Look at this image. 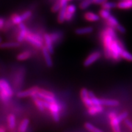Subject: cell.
Masks as SVG:
<instances>
[{
    "instance_id": "6da1fadb",
    "label": "cell",
    "mask_w": 132,
    "mask_h": 132,
    "mask_svg": "<svg viewBox=\"0 0 132 132\" xmlns=\"http://www.w3.org/2000/svg\"><path fill=\"white\" fill-rule=\"evenodd\" d=\"M14 95L11 85L5 79H0V99L4 102H8Z\"/></svg>"
},
{
    "instance_id": "7a4b0ae2",
    "label": "cell",
    "mask_w": 132,
    "mask_h": 132,
    "mask_svg": "<svg viewBox=\"0 0 132 132\" xmlns=\"http://www.w3.org/2000/svg\"><path fill=\"white\" fill-rule=\"evenodd\" d=\"M25 40L37 48H42L44 47V39H42V38L38 34H34L30 31H28Z\"/></svg>"
},
{
    "instance_id": "3957f363",
    "label": "cell",
    "mask_w": 132,
    "mask_h": 132,
    "mask_svg": "<svg viewBox=\"0 0 132 132\" xmlns=\"http://www.w3.org/2000/svg\"><path fill=\"white\" fill-rule=\"evenodd\" d=\"M61 110L60 105L55 101L52 103H50L48 110L50 112L53 119L56 122H58L60 120V111Z\"/></svg>"
},
{
    "instance_id": "277c9868",
    "label": "cell",
    "mask_w": 132,
    "mask_h": 132,
    "mask_svg": "<svg viewBox=\"0 0 132 132\" xmlns=\"http://www.w3.org/2000/svg\"><path fill=\"white\" fill-rule=\"evenodd\" d=\"M37 95L38 98L47 101L49 103H52V102L56 101L54 94L53 92L49 91V90L40 89V87L37 92Z\"/></svg>"
},
{
    "instance_id": "5b68a950",
    "label": "cell",
    "mask_w": 132,
    "mask_h": 132,
    "mask_svg": "<svg viewBox=\"0 0 132 132\" xmlns=\"http://www.w3.org/2000/svg\"><path fill=\"white\" fill-rule=\"evenodd\" d=\"M102 53L100 51H95L87 56L83 62V65L86 67H88L92 65L97 61H98L102 57Z\"/></svg>"
},
{
    "instance_id": "8992f818",
    "label": "cell",
    "mask_w": 132,
    "mask_h": 132,
    "mask_svg": "<svg viewBox=\"0 0 132 132\" xmlns=\"http://www.w3.org/2000/svg\"><path fill=\"white\" fill-rule=\"evenodd\" d=\"M109 119L110 120V124L114 132H120V121L118 118V114L114 112H111L108 115Z\"/></svg>"
},
{
    "instance_id": "52a82bcc",
    "label": "cell",
    "mask_w": 132,
    "mask_h": 132,
    "mask_svg": "<svg viewBox=\"0 0 132 132\" xmlns=\"http://www.w3.org/2000/svg\"><path fill=\"white\" fill-rule=\"evenodd\" d=\"M80 97L81 98L82 103H83L85 106L87 108H89V107L92 106L93 105L91 100H90L89 95V90L86 88L83 87V88H82L81 89Z\"/></svg>"
},
{
    "instance_id": "ba28073f",
    "label": "cell",
    "mask_w": 132,
    "mask_h": 132,
    "mask_svg": "<svg viewBox=\"0 0 132 132\" xmlns=\"http://www.w3.org/2000/svg\"><path fill=\"white\" fill-rule=\"evenodd\" d=\"M39 89V87L33 86L31 87V88L28 89L19 91L16 94V97L18 98H26V97H31L34 94H35L36 92H37Z\"/></svg>"
},
{
    "instance_id": "9c48e42d",
    "label": "cell",
    "mask_w": 132,
    "mask_h": 132,
    "mask_svg": "<svg viewBox=\"0 0 132 132\" xmlns=\"http://www.w3.org/2000/svg\"><path fill=\"white\" fill-rule=\"evenodd\" d=\"M77 11V7L75 4H68L66 7L65 21H70L73 19V16Z\"/></svg>"
},
{
    "instance_id": "30bf717a",
    "label": "cell",
    "mask_w": 132,
    "mask_h": 132,
    "mask_svg": "<svg viewBox=\"0 0 132 132\" xmlns=\"http://www.w3.org/2000/svg\"><path fill=\"white\" fill-rule=\"evenodd\" d=\"M42 51L43 56L44 57V60H45L46 65H47L48 67H52L53 65V62L52 56H51L52 54L48 50V49L46 48L45 46L42 47Z\"/></svg>"
},
{
    "instance_id": "8fae6325",
    "label": "cell",
    "mask_w": 132,
    "mask_h": 132,
    "mask_svg": "<svg viewBox=\"0 0 132 132\" xmlns=\"http://www.w3.org/2000/svg\"><path fill=\"white\" fill-rule=\"evenodd\" d=\"M44 40L45 43V46L48 49L51 54L54 53V47H53V41L50 34L45 33L44 35Z\"/></svg>"
},
{
    "instance_id": "7c38bea8",
    "label": "cell",
    "mask_w": 132,
    "mask_h": 132,
    "mask_svg": "<svg viewBox=\"0 0 132 132\" xmlns=\"http://www.w3.org/2000/svg\"><path fill=\"white\" fill-rule=\"evenodd\" d=\"M104 110L103 105H92L87 108V113L90 116H95L102 113Z\"/></svg>"
},
{
    "instance_id": "4fadbf2b",
    "label": "cell",
    "mask_w": 132,
    "mask_h": 132,
    "mask_svg": "<svg viewBox=\"0 0 132 132\" xmlns=\"http://www.w3.org/2000/svg\"><path fill=\"white\" fill-rule=\"evenodd\" d=\"M100 103L101 105L105 106H118L120 105L119 101L114 99H106L100 98Z\"/></svg>"
},
{
    "instance_id": "5bb4252c",
    "label": "cell",
    "mask_w": 132,
    "mask_h": 132,
    "mask_svg": "<svg viewBox=\"0 0 132 132\" xmlns=\"http://www.w3.org/2000/svg\"><path fill=\"white\" fill-rule=\"evenodd\" d=\"M84 18L86 20L90 21V22H95V21H98L100 19V16H99V15L92 12H85L84 14Z\"/></svg>"
},
{
    "instance_id": "9a60e30c",
    "label": "cell",
    "mask_w": 132,
    "mask_h": 132,
    "mask_svg": "<svg viewBox=\"0 0 132 132\" xmlns=\"http://www.w3.org/2000/svg\"><path fill=\"white\" fill-rule=\"evenodd\" d=\"M94 28L92 26H85V27H81L77 28L75 31L76 34L79 36L86 35V34H90L93 32Z\"/></svg>"
},
{
    "instance_id": "2e32d148",
    "label": "cell",
    "mask_w": 132,
    "mask_h": 132,
    "mask_svg": "<svg viewBox=\"0 0 132 132\" xmlns=\"http://www.w3.org/2000/svg\"><path fill=\"white\" fill-rule=\"evenodd\" d=\"M20 46V43L16 41H11V42H2L0 45V48L1 49H7V48H18Z\"/></svg>"
},
{
    "instance_id": "e0dca14e",
    "label": "cell",
    "mask_w": 132,
    "mask_h": 132,
    "mask_svg": "<svg viewBox=\"0 0 132 132\" xmlns=\"http://www.w3.org/2000/svg\"><path fill=\"white\" fill-rule=\"evenodd\" d=\"M117 7L119 9H130L132 8V0H122L117 3Z\"/></svg>"
},
{
    "instance_id": "ac0fdd59",
    "label": "cell",
    "mask_w": 132,
    "mask_h": 132,
    "mask_svg": "<svg viewBox=\"0 0 132 132\" xmlns=\"http://www.w3.org/2000/svg\"><path fill=\"white\" fill-rule=\"evenodd\" d=\"M105 21L108 26H110V27L113 28H115L116 26L119 24L118 20L114 16L112 15H111L108 18V19L105 20Z\"/></svg>"
},
{
    "instance_id": "d6986e66",
    "label": "cell",
    "mask_w": 132,
    "mask_h": 132,
    "mask_svg": "<svg viewBox=\"0 0 132 132\" xmlns=\"http://www.w3.org/2000/svg\"><path fill=\"white\" fill-rule=\"evenodd\" d=\"M31 57V53L29 51H24V52L20 53L16 56V59L19 61H24L28 60Z\"/></svg>"
},
{
    "instance_id": "ffe728a7",
    "label": "cell",
    "mask_w": 132,
    "mask_h": 132,
    "mask_svg": "<svg viewBox=\"0 0 132 132\" xmlns=\"http://www.w3.org/2000/svg\"><path fill=\"white\" fill-rule=\"evenodd\" d=\"M29 122V119L28 118H25L24 119L21 120L19 128H18V131L19 132H26L28 128Z\"/></svg>"
},
{
    "instance_id": "44dd1931",
    "label": "cell",
    "mask_w": 132,
    "mask_h": 132,
    "mask_svg": "<svg viewBox=\"0 0 132 132\" xmlns=\"http://www.w3.org/2000/svg\"><path fill=\"white\" fill-rule=\"evenodd\" d=\"M66 7H63L61 8L58 12V15H57V22L59 23L62 24L65 21V14H66Z\"/></svg>"
},
{
    "instance_id": "7402d4cb",
    "label": "cell",
    "mask_w": 132,
    "mask_h": 132,
    "mask_svg": "<svg viewBox=\"0 0 132 132\" xmlns=\"http://www.w3.org/2000/svg\"><path fill=\"white\" fill-rule=\"evenodd\" d=\"M7 125L10 129L13 130L15 127L16 118L14 114H10L7 116Z\"/></svg>"
},
{
    "instance_id": "603a6c76",
    "label": "cell",
    "mask_w": 132,
    "mask_h": 132,
    "mask_svg": "<svg viewBox=\"0 0 132 132\" xmlns=\"http://www.w3.org/2000/svg\"><path fill=\"white\" fill-rule=\"evenodd\" d=\"M11 21L14 24H16L19 25L21 23L23 22V20L22 17H21V15H19L18 14H13L11 16Z\"/></svg>"
},
{
    "instance_id": "cb8c5ba5",
    "label": "cell",
    "mask_w": 132,
    "mask_h": 132,
    "mask_svg": "<svg viewBox=\"0 0 132 132\" xmlns=\"http://www.w3.org/2000/svg\"><path fill=\"white\" fill-rule=\"evenodd\" d=\"M94 4L93 0H82L79 4V8L81 10H85Z\"/></svg>"
},
{
    "instance_id": "d4e9b609",
    "label": "cell",
    "mask_w": 132,
    "mask_h": 132,
    "mask_svg": "<svg viewBox=\"0 0 132 132\" xmlns=\"http://www.w3.org/2000/svg\"><path fill=\"white\" fill-rule=\"evenodd\" d=\"M101 7L102 9L111 11V9H115V8L117 7V3L114 2H110V1H107L101 4Z\"/></svg>"
},
{
    "instance_id": "484cf974",
    "label": "cell",
    "mask_w": 132,
    "mask_h": 132,
    "mask_svg": "<svg viewBox=\"0 0 132 132\" xmlns=\"http://www.w3.org/2000/svg\"><path fill=\"white\" fill-rule=\"evenodd\" d=\"M120 56H121L122 59H125V60L128 61L129 62H132V54L127 51L125 48L122 51L121 53H120Z\"/></svg>"
},
{
    "instance_id": "4316f807",
    "label": "cell",
    "mask_w": 132,
    "mask_h": 132,
    "mask_svg": "<svg viewBox=\"0 0 132 132\" xmlns=\"http://www.w3.org/2000/svg\"><path fill=\"white\" fill-rule=\"evenodd\" d=\"M84 126H85V128L87 131L90 132H103L101 130L97 128L96 127L89 122H86L85 125H84Z\"/></svg>"
},
{
    "instance_id": "83f0119b",
    "label": "cell",
    "mask_w": 132,
    "mask_h": 132,
    "mask_svg": "<svg viewBox=\"0 0 132 132\" xmlns=\"http://www.w3.org/2000/svg\"><path fill=\"white\" fill-rule=\"evenodd\" d=\"M89 95L90 100H91L93 105H102L101 103H100V98H97L93 92L91 90H89Z\"/></svg>"
},
{
    "instance_id": "f1b7e54d",
    "label": "cell",
    "mask_w": 132,
    "mask_h": 132,
    "mask_svg": "<svg viewBox=\"0 0 132 132\" xmlns=\"http://www.w3.org/2000/svg\"><path fill=\"white\" fill-rule=\"evenodd\" d=\"M33 100H34V104H35V105L37 108L38 110H39V111L41 112L44 111V110H45V107H44V103H43V100H42V99H40L39 98H37L34 99Z\"/></svg>"
},
{
    "instance_id": "f546056e",
    "label": "cell",
    "mask_w": 132,
    "mask_h": 132,
    "mask_svg": "<svg viewBox=\"0 0 132 132\" xmlns=\"http://www.w3.org/2000/svg\"><path fill=\"white\" fill-rule=\"evenodd\" d=\"M98 15L100 16V18H102V19H103L105 20L108 19V18L111 15V14L110 10L102 9H102H100L99 11Z\"/></svg>"
},
{
    "instance_id": "4dcf8cb0",
    "label": "cell",
    "mask_w": 132,
    "mask_h": 132,
    "mask_svg": "<svg viewBox=\"0 0 132 132\" xmlns=\"http://www.w3.org/2000/svg\"><path fill=\"white\" fill-rule=\"evenodd\" d=\"M28 30L27 29H23V30H20L19 34H18L17 36V41L20 43L23 42L24 40H25V37L26 34H27Z\"/></svg>"
},
{
    "instance_id": "1f68e13d",
    "label": "cell",
    "mask_w": 132,
    "mask_h": 132,
    "mask_svg": "<svg viewBox=\"0 0 132 132\" xmlns=\"http://www.w3.org/2000/svg\"><path fill=\"white\" fill-rule=\"evenodd\" d=\"M61 8V6L60 4V1L59 0H57L54 3V4H53V6L51 7V11H52V12L56 13L59 12V10Z\"/></svg>"
},
{
    "instance_id": "d6a6232c",
    "label": "cell",
    "mask_w": 132,
    "mask_h": 132,
    "mask_svg": "<svg viewBox=\"0 0 132 132\" xmlns=\"http://www.w3.org/2000/svg\"><path fill=\"white\" fill-rule=\"evenodd\" d=\"M32 12H31V11H29V10H28V11H26L25 12L23 13V14H21V17H22L23 20V21H25L26 20L29 19V18L32 16Z\"/></svg>"
},
{
    "instance_id": "836d02e7",
    "label": "cell",
    "mask_w": 132,
    "mask_h": 132,
    "mask_svg": "<svg viewBox=\"0 0 132 132\" xmlns=\"http://www.w3.org/2000/svg\"><path fill=\"white\" fill-rule=\"evenodd\" d=\"M128 116V113L127 111H123L122 113H120L118 115V118L120 122L123 121L125 119H126L127 118Z\"/></svg>"
},
{
    "instance_id": "e575fe53",
    "label": "cell",
    "mask_w": 132,
    "mask_h": 132,
    "mask_svg": "<svg viewBox=\"0 0 132 132\" xmlns=\"http://www.w3.org/2000/svg\"><path fill=\"white\" fill-rule=\"evenodd\" d=\"M114 29H116V31H118L119 32L121 33V34H125L126 32V29L125 28L124 26L121 25L120 23L116 26Z\"/></svg>"
},
{
    "instance_id": "d590c367",
    "label": "cell",
    "mask_w": 132,
    "mask_h": 132,
    "mask_svg": "<svg viewBox=\"0 0 132 132\" xmlns=\"http://www.w3.org/2000/svg\"><path fill=\"white\" fill-rule=\"evenodd\" d=\"M124 123L125 125H126V126L130 130H131L132 131V122L131 120L128 119L127 118L126 119L124 120Z\"/></svg>"
},
{
    "instance_id": "8d00e7d4",
    "label": "cell",
    "mask_w": 132,
    "mask_h": 132,
    "mask_svg": "<svg viewBox=\"0 0 132 132\" xmlns=\"http://www.w3.org/2000/svg\"><path fill=\"white\" fill-rule=\"evenodd\" d=\"M59 1H60V4L61 7H67V5H68L69 1L67 0H59Z\"/></svg>"
},
{
    "instance_id": "74e56055",
    "label": "cell",
    "mask_w": 132,
    "mask_h": 132,
    "mask_svg": "<svg viewBox=\"0 0 132 132\" xmlns=\"http://www.w3.org/2000/svg\"><path fill=\"white\" fill-rule=\"evenodd\" d=\"M5 19L4 18L0 17V30H2L4 26Z\"/></svg>"
},
{
    "instance_id": "f35d334b",
    "label": "cell",
    "mask_w": 132,
    "mask_h": 132,
    "mask_svg": "<svg viewBox=\"0 0 132 132\" xmlns=\"http://www.w3.org/2000/svg\"><path fill=\"white\" fill-rule=\"evenodd\" d=\"M108 0H93V3L94 4H103V3L106 2Z\"/></svg>"
},
{
    "instance_id": "ab89813d",
    "label": "cell",
    "mask_w": 132,
    "mask_h": 132,
    "mask_svg": "<svg viewBox=\"0 0 132 132\" xmlns=\"http://www.w3.org/2000/svg\"><path fill=\"white\" fill-rule=\"evenodd\" d=\"M19 28L20 30H23V29H27L26 28V26H25L23 23H21L20 24H19Z\"/></svg>"
},
{
    "instance_id": "60d3db41",
    "label": "cell",
    "mask_w": 132,
    "mask_h": 132,
    "mask_svg": "<svg viewBox=\"0 0 132 132\" xmlns=\"http://www.w3.org/2000/svg\"><path fill=\"white\" fill-rule=\"evenodd\" d=\"M0 132H6V130H4V128L0 127Z\"/></svg>"
},
{
    "instance_id": "b9f144b4",
    "label": "cell",
    "mask_w": 132,
    "mask_h": 132,
    "mask_svg": "<svg viewBox=\"0 0 132 132\" xmlns=\"http://www.w3.org/2000/svg\"><path fill=\"white\" fill-rule=\"evenodd\" d=\"M3 42V39H2V38L1 37H0V45H1V43Z\"/></svg>"
},
{
    "instance_id": "7bdbcfd3",
    "label": "cell",
    "mask_w": 132,
    "mask_h": 132,
    "mask_svg": "<svg viewBox=\"0 0 132 132\" xmlns=\"http://www.w3.org/2000/svg\"><path fill=\"white\" fill-rule=\"evenodd\" d=\"M67 1H68L69 2V1H72V0H67Z\"/></svg>"
}]
</instances>
